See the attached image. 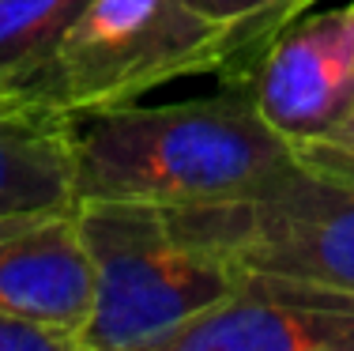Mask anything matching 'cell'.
I'll list each match as a JSON object with an SVG mask.
<instances>
[{
    "instance_id": "5",
    "label": "cell",
    "mask_w": 354,
    "mask_h": 351,
    "mask_svg": "<svg viewBox=\"0 0 354 351\" xmlns=\"http://www.w3.org/2000/svg\"><path fill=\"white\" fill-rule=\"evenodd\" d=\"M223 83H238L257 114L294 147L328 140L354 114V0L298 15Z\"/></svg>"
},
{
    "instance_id": "9",
    "label": "cell",
    "mask_w": 354,
    "mask_h": 351,
    "mask_svg": "<svg viewBox=\"0 0 354 351\" xmlns=\"http://www.w3.org/2000/svg\"><path fill=\"white\" fill-rule=\"evenodd\" d=\"M87 0H0V98L30 95Z\"/></svg>"
},
{
    "instance_id": "3",
    "label": "cell",
    "mask_w": 354,
    "mask_h": 351,
    "mask_svg": "<svg viewBox=\"0 0 354 351\" xmlns=\"http://www.w3.org/2000/svg\"><path fill=\"white\" fill-rule=\"evenodd\" d=\"M234 42L185 0H87L30 87L72 117L117 110L181 76L226 72Z\"/></svg>"
},
{
    "instance_id": "7",
    "label": "cell",
    "mask_w": 354,
    "mask_h": 351,
    "mask_svg": "<svg viewBox=\"0 0 354 351\" xmlns=\"http://www.w3.org/2000/svg\"><path fill=\"white\" fill-rule=\"evenodd\" d=\"M95 310V261L80 212L46 208L0 219V314L41 325L80 351Z\"/></svg>"
},
{
    "instance_id": "8",
    "label": "cell",
    "mask_w": 354,
    "mask_h": 351,
    "mask_svg": "<svg viewBox=\"0 0 354 351\" xmlns=\"http://www.w3.org/2000/svg\"><path fill=\"white\" fill-rule=\"evenodd\" d=\"M75 204V117L30 95L0 98V219Z\"/></svg>"
},
{
    "instance_id": "13",
    "label": "cell",
    "mask_w": 354,
    "mask_h": 351,
    "mask_svg": "<svg viewBox=\"0 0 354 351\" xmlns=\"http://www.w3.org/2000/svg\"><path fill=\"white\" fill-rule=\"evenodd\" d=\"M324 144H335V147H351V152H354V114H351V121L343 125V129L335 132V136H328V140H324Z\"/></svg>"
},
{
    "instance_id": "2",
    "label": "cell",
    "mask_w": 354,
    "mask_h": 351,
    "mask_svg": "<svg viewBox=\"0 0 354 351\" xmlns=\"http://www.w3.org/2000/svg\"><path fill=\"white\" fill-rule=\"evenodd\" d=\"M75 212L95 261V310L80 351H155L166 332L212 310L241 276L215 249L177 234L162 208L80 200Z\"/></svg>"
},
{
    "instance_id": "10",
    "label": "cell",
    "mask_w": 354,
    "mask_h": 351,
    "mask_svg": "<svg viewBox=\"0 0 354 351\" xmlns=\"http://www.w3.org/2000/svg\"><path fill=\"white\" fill-rule=\"evenodd\" d=\"M185 4H192L204 19L218 23L230 35L234 64L226 72H234L245 61H252L286 23L306 15L320 0H185ZM226 72H218V76H226Z\"/></svg>"
},
{
    "instance_id": "4",
    "label": "cell",
    "mask_w": 354,
    "mask_h": 351,
    "mask_svg": "<svg viewBox=\"0 0 354 351\" xmlns=\"http://www.w3.org/2000/svg\"><path fill=\"white\" fill-rule=\"evenodd\" d=\"M177 234L241 272H283L354 291V178L294 159L241 197L162 208Z\"/></svg>"
},
{
    "instance_id": "11",
    "label": "cell",
    "mask_w": 354,
    "mask_h": 351,
    "mask_svg": "<svg viewBox=\"0 0 354 351\" xmlns=\"http://www.w3.org/2000/svg\"><path fill=\"white\" fill-rule=\"evenodd\" d=\"M0 351H72V348L64 336L41 329V325L0 314Z\"/></svg>"
},
{
    "instance_id": "6",
    "label": "cell",
    "mask_w": 354,
    "mask_h": 351,
    "mask_svg": "<svg viewBox=\"0 0 354 351\" xmlns=\"http://www.w3.org/2000/svg\"><path fill=\"white\" fill-rule=\"evenodd\" d=\"M155 351H354V291L283 272H241L212 310Z\"/></svg>"
},
{
    "instance_id": "1",
    "label": "cell",
    "mask_w": 354,
    "mask_h": 351,
    "mask_svg": "<svg viewBox=\"0 0 354 351\" xmlns=\"http://www.w3.org/2000/svg\"><path fill=\"white\" fill-rule=\"evenodd\" d=\"M294 159V144L257 114L238 83L189 102H129L75 117V204H212L257 189Z\"/></svg>"
},
{
    "instance_id": "12",
    "label": "cell",
    "mask_w": 354,
    "mask_h": 351,
    "mask_svg": "<svg viewBox=\"0 0 354 351\" xmlns=\"http://www.w3.org/2000/svg\"><path fill=\"white\" fill-rule=\"evenodd\" d=\"M294 152H298L301 163L317 166V170H332V174H343V178H354V152L351 147H335V144L317 140V144H301Z\"/></svg>"
}]
</instances>
